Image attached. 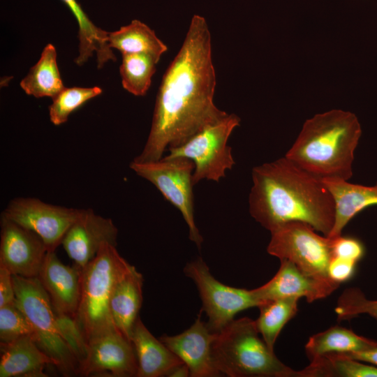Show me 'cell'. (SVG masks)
I'll use <instances>...</instances> for the list:
<instances>
[{
  "label": "cell",
  "instance_id": "f546056e",
  "mask_svg": "<svg viewBox=\"0 0 377 377\" xmlns=\"http://www.w3.org/2000/svg\"><path fill=\"white\" fill-rule=\"evenodd\" d=\"M24 336H32L35 331L24 312L15 302L0 307V343H8Z\"/></svg>",
  "mask_w": 377,
  "mask_h": 377
},
{
  "label": "cell",
  "instance_id": "d590c367",
  "mask_svg": "<svg viewBox=\"0 0 377 377\" xmlns=\"http://www.w3.org/2000/svg\"><path fill=\"white\" fill-rule=\"evenodd\" d=\"M166 376L171 377H186L190 376V371L188 367L182 363L174 367L167 374Z\"/></svg>",
  "mask_w": 377,
  "mask_h": 377
},
{
  "label": "cell",
  "instance_id": "484cf974",
  "mask_svg": "<svg viewBox=\"0 0 377 377\" xmlns=\"http://www.w3.org/2000/svg\"><path fill=\"white\" fill-rule=\"evenodd\" d=\"M297 297H283L262 302L255 320L256 328L267 346L274 350V343L285 325L297 311Z\"/></svg>",
  "mask_w": 377,
  "mask_h": 377
},
{
  "label": "cell",
  "instance_id": "44dd1931",
  "mask_svg": "<svg viewBox=\"0 0 377 377\" xmlns=\"http://www.w3.org/2000/svg\"><path fill=\"white\" fill-rule=\"evenodd\" d=\"M142 274L133 266L117 283L110 299L113 322L129 341L142 302Z\"/></svg>",
  "mask_w": 377,
  "mask_h": 377
},
{
  "label": "cell",
  "instance_id": "6da1fadb",
  "mask_svg": "<svg viewBox=\"0 0 377 377\" xmlns=\"http://www.w3.org/2000/svg\"><path fill=\"white\" fill-rule=\"evenodd\" d=\"M211 39L205 17L194 15L163 76L147 142L133 160H159L165 150L182 145L228 114L214 102L216 81Z\"/></svg>",
  "mask_w": 377,
  "mask_h": 377
},
{
  "label": "cell",
  "instance_id": "e575fe53",
  "mask_svg": "<svg viewBox=\"0 0 377 377\" xmlns=\"http://www.w3.org/2000/svg\"><path fill=\"white\" fill-rule=\"evenodd\" d=\"M334 354L372 364L377 367V346L360 352Z\"/></svg>",
  "mask_w": 377,
  "mask_h": 377
},
{
  "label": "cell",
  "instance_id": "5b68a950",
  "mask_svg": "<svg viewBox=\"0 0 377 377\" xmlns=\"http://www.w3.org/2000/svg\"><path fill=\"white\" fill-rule=\"evenodd\" d=\"M133 267L116 246L104 243L95 258L81 269V295L75 321L87 344L104 334L119 331L110 302L117 283Z\"/></svg>",
  "mask_w": 377,
  "mask_h": 377
},
{
  "label": "cell",
  "instance_id": "4dcf8cb0",
  "mask_svg": "<svg viewBox=\"0 0 377 377\" xmlns=\"http://www.w3.org/2000/svg\"><path fill=\"white\" fill-rule=\"evenodd\" d=\"M334 311L339 320H350L360 314L377 320V300L367 299L357 288H350L340 295Z\"/></svg>",
  "mask_w": 377,
  "mask_h": 377
},
{
  "label": "cell",
  "instance_id": "9a60e30c",
  "mask_svg": "<svg viewBox=\"0 0 377 377\" xmlns=\"http://www.w3.org/2000/svg\"><path fill=\"white\" fill-rule=\"evenodd\" d=\"M117 233L111 219L98 215L90 209H82L61 244L74 265L81 269L95 258L103 244L116 246Z\"/></svg>",
  "mask_w": 377,
  "mask_h": 377
},
{
  "label": "cell",
  "instance_id": "7402d4cb",
  "mask_svg": "<svg viewBox=\"0 0 377 377\" xmlns=\"http://www.w3.org/2000/svg\"><path fill=\"white\" fill-rule=\"evenodd\" d=\"M74 15L78 24V55L75 59L77 66H82L94 54L97 67L101 68L109 61H115L116 56L108 43V31L96 26L77 0H61Z\"/></svg>",
  "mask_w": 377,
  "mask_h": 377
},
{
  "label": "cell",
  "instance_id": "d6a6232c",
  "mask_svg": "<svg viewBox=\"0 0 377 377\" xmlns=\"http://www.w3.org/2000/svg\"><path fill=\"white\" fill-rule=\"evenodd\" d=\"M357 263L342 258L332 256L327 269L328 277L341 283L353 276Z\"/></svg>",
  "mask_w": 377,
  "mask_h": 377
},
{
  "label": "cell",
  "instance_id": "ba28073f",
  "mask_svg": "<svg viewBox=\"0 0 377 377\" xmlns=\"http://www.w3.org/2000/svg\"><path fill=\"white\" fill-rule=\"evenodd\" d=\"M130 168L140 177L154 184L163 196L181 212L188 228V237L198 248L203 238L194 219L192 160L185 157L152 161H132Z\"/></svg>",
  "mask_w": 377,
  "mask_h": 377
},
{
  "label": "cell",
  "instance_id": "5bb4252c",
  "mask_svg": "<svg viewBox=\"0 0 377 377\" xmlns=\"http://www.w3.org/2000/svg\"><path fill=\"white\" fill-rule=\"evenodd\" d=\"M280 260L276 274L265 284L253 289L260 304L283 297H304L313 302L329 296L340 285L328 277L309 274L288 260Z\"/></svg>",
  "mask_w": 377,
  "mask_h": 377
},
{
  "label": "cell",
  "instance_id": "cb8c5ba5",
  "mask_svg": "<svg viewBox=\"0 0 377 377\" xmlns=\"http://www.w3.org/2000/svg\"><path fill=\"white\" fill-rule=\"evenodd\" d=\"M108 43L111 48L119 50L121 54H147L158 61L168 50V46L158 38L155 31L138 20L109 32Z\"/></svg>",
  "mask_w": 377,
  "mask_h": 377
},
{
  "label": "cell",
  "instance_id": "3957f363",
  "mask_svg": "<svg viewBox=\"0 0 377 377\" xmlns=\"http://www.w3.org/2000/svg\"><path fill=\"white\" fill-rule=\"evenodd\" d=\"M361 134L353 113L332 110L307 119L285 156L321 179L348 181Z\"/></svg>",
  "mask_w": 377,
  "mask_h": 377
},
{
  "label": "cell",
  "instance_id": "52a82bcc",
  "mask_svg": "<svg viewBox=\"0 0 377 377\" xmlns=\"http://www.w3.org/2000/svg\"><path fill=\"white\" fill-rule=\"evenodd\" d=\"M240 124V118L228 114L218 121L209 125L192 136L186 142L168 149V158L185 157L195 165L193 185L207 179L219 182L226 172L235 164L232 149L228 145L230 135Z\"/></svg>",
  "mask_w": 377,
  "mask_h": 377
},
{
  "label": "cell",
  "instance_id": "4fadbf2b",
  "mask_svg": "<svg viewBox=\"0 0 377 377\" xmlns=\"http://www.w3.org/2000/svg\"><path fill=\"white\" fill-rule=\"evenodd\" d=\"M138 360L133 345L119 331L98 337L87 343L80 367L82 376H136Z\"/></svg>",
  "mask_w": 377,
  "mask_h": 377
},
{
  "label": "cell",
  "instance_id": "2e32d148",
  "mask_svg": "<svg viewBox=\"0 0 377 377\" xmlns=\"http://www.w3.org/2000/svg\"><path fill=\"white\" fill-rule=\"evenodd\" d=\"M216 333L201 320V312L194 323L181 334L163 335L159 339L189 369L192 377H215L221 374L212 355Z\"/></svg>",
  "mask_w": 377,
  "mask_h": 377
},
{
  "label": "cell",
  "instance_id": "8992f818",
  "mask_svg": "<svg viewBox=\"0 0 377 377\" xmlns=\"http://www.w3.org/2000/svg\"><path fill=\"white\" fill-rule=\"evenodd\" d=\"M17 306L32 325L38 346L64 376L79 375L80 363L64 339L50 299L38 277L13 275Z\"/></svg>",
  "mask_w": 377,
  "mask_h": 377
},
{
  "label": "cell",
  "instance_id": "4316f807",
  "mask_svg": "<svg viewBox=\"0 0 377 377\" xmlns=\"http://www.w3.org/2000/svg\"><path fill=\"white\" fill-rule=\"evenodd\" d=\"M300 377H377V367L333 353L311 361Z\"/></svg>",
  "mask_w": 377,
  "mask_h": 377
},
{
  "label": "cell",
  "instance_id": "e0dca14e",
  "mask_svg": "<svg viewBox=\"0 0 377 377\" xmlns=\"http://www.w3.org/2000/svg\"><path fill=\"white\" fill-rule=\"evenodd\" d=\"M81 269L64 265L54 251H47L38 278L55 313L75 319L81 295Z\"/></svg>",
  "mask_w": 377,
  "mask_h": 377
},
{
  "label": "cell",
  "instance_id": "30bf717a",
  "mask_svg": "<svg viewBox=\"0 0 377 377\" xmlns=\"http://www.w3.org/2000/svg\"><path fill=\"white\" fill-rule=\"evenodd\" d=\"M184 272L198 288L208 317L207 325L213 333L222 330L239 311L260 304L253 290L234 288L216 280L201 258L188 263Z\"/></svg>",
  "mask_w": 377,
  "mask_h": 377
},
{
  "label": "cell",
  "instance_id": "277c9868",
  "mask_svg": "<svg viewBox=\"0 0 377 377\" xmlns=\"http://www.w3.org/2000/svg\"><path fill=\"white\" fill-rule=\"evenodd\" d=\"M255 320L234 319L216 333L212 355L216 368L230 377H300L279 360L259 337Z\"/></svg>",
  "mask_w": 377,
  "mask_h": 377
},
{
  "label": "cell",
  "instance_id": "9c48e42d",
  "mask_svg": "<svg viewBox=\"0 0 377 377\" xmlns=\"http://www.w3.org/2000/svg\"><path fill=\"white\" fill-rule=\"evenodd\" d=\"M316 231L303 222L287 223L270 232L267 251L280 260L292 262L309 274L328 277L332 239Z\"/></svg>",
  "mask_w": 377,
  "mask_h": 377
},
{
  "label": "cell",
  "instance_id": "83f0119b",
  "mask_svg": "<svg viewBox=\"0 0 377 377\" xmlns=\"http://www.w3.org/2000/svg\"><path fill=\"white\" fill-rule=\"evenodd\" d=\"M158 62L147 54H122L119 73L123 88L134 96H145L151 86Z\"/></svg>",
  "mask_w": 377,
  "mask_h": 377
},
{
  "label": "cell",
  "instance_id": "ac0fdd59",
  "mask_svg": "<svg viewBox=\"0 0 377 377\" xmlns=\"http://www.w3.org/2000/svg\"><path fill=\"white\" fill-rule=\"evenodd\" d=\"M0 377H44L47 364L54 361L37 345L32 336L0 343Z\"/></svg>",
  "mask_w": 377,
  "mask_h": 377
},
{
  "label": "cell",
  "instance_id": "603a6c76",
  "mask_svg": "<svg viewBox=\"0 0 377 377\" xmlns=\"http://www.w3.org/2000/svg\"><path fill=\"white\" fill-rule=\"evenodd\" d=\"M375 346H377L376 341L336 325L311 336L305 346V350L311 362L328 354L355 353Z\"/></svg>",
  "mask_w": 377,
  "mask_h": 377
},
{
  "label": "cell",
  "instance_id": "8fae6325",
  "mask_svg": "<svg viewBox=\"0 0 377 377\" xmlns=\"http://www.w3.org/2000/svg\"><path fill=\"white\" fill-rule=\"evenodd\" d=\"M82 209L46 203L38 198L11 200L2 214L37 234L48 251H55Z\"/></svg>",
  "mask_w": 377,
  "mask_h": 377
},
{
  "label": "cell",
  "instance_id": "d6986e66",
  "mask_svg": "<svg viewBox=\"0 0 377 377\" xmlns=\"http://www.w3.org/2000/svg\"><path fill=\"white\" fill-rule=\"evenodd\" d=\"M322 180L335 202V221L328 238L341 236L344 227L357 214L366 207L377 205V182L367 186L341 179Z\"/></svg>",
  "mask_w": 377,
  "mask_h": 377
},
{
  "label": "cell",
  "instance_id": "1f68e13d",
  "mask_svg": "<svg viewBox=\"0 0 377 377\" xmlns=\"http://www.w3.org/2000/svg\"><path fill=\"white\" fill-rule=\"evenodd\" d=\"M332 239L333 256L350 260L356 263H358L363 257L364 248L360 240L341 235Z\"/></svg>",
  "mask_w": 377,
  "mask_h": 377
},
{
  "label": "cell",
  "instance_id": "ffe728a7",
  "mask_svg": "<svg viewBox=\"0 0 377 377\" xmlns=\"http://www.w3.org/2000/svg\"><path fill=\"white\" fill-rule=\"evenodd\" d=\"M131 341L138 360L137 377L166 376L175 366L183 363L160 339H156L138 318Z\"/></svg>",
  "mask_w": 377,
  "mask_h": 377
},
{
  "label": "cell",
  "instance_id": "d4e9b609",
  "mask_svg": "<svg viewBox=\"0 0 377 377\" xmlns=\"http://www.w3.org/2000/svg\"><path fill=\"white\" fill-rule=\"evenodd\" d=\"M57 50L52 44L43 48L38 61L21 80L23 91L35 98H53L65 88L57 61Z\"/></svg>",
  "mask_w": 377,
  "mask_h": 377
},
{
  "label": "cell",
  "instance_id": "7c38bea8",
  "mask_svg": "<svg viewBox=\"0 0 377 377\" xmlns=\"http://www.w3.org/2000/svg\"><path fill=\"white\" fill-rule=\"evenodd\" d=\"M47 251L37 234L1 215L0 265L13 275L38 277Z\"/></svg>",
  "mask_w": 377,
  "mask_h": 377
},
{
  "label": "cell",
  "instance_id": "836d02e7",
  "mask_svg": "<svg viewBox=\"0 0 377 377\" xmlns=\"http://www.w3.org/2000/svg\"><path fill=\"white\" fill-rule=\"evenodd\" d=\"M15 295L13 274L0 265V307L15 302Z\"/></svg>",
  "mask_w": 377,
  "mask_h": 377
},
{
  "label": "cell",
  "instance_id": "7a4b0ae2",
  "mask_svg": "<svg viewBox=\"0 0 377 377\" xmlns=\"http://www.w3.org/2000/svg\"><path fill=\"white\" fill-rule=\"evenodd\" d=\"M249 196L251 216L272 232L293 221L327 237L334 224L335 202L323 180L286 156L255 166Z\"/></svg>",
  "mask_w": 377,
  "mask_h": 377
},
{
  "label": "cell",
  "instance_id": "f1b7e54d",
  "mask_svg": "<svg viewBox=\"0 0 377 377\" xmlns=\"http://www.w3.org/2000/svg\"><path fill=\"white\" fill-rule=\"evenodd\" d=\"M102 89L93 87H65L52 98L49 106L51 122L59 126L68 121L70 114L86 102L102 93Z\"/></svg>",
  "mask_w": 377,
  "mask_h": 377
}]
</instances>
